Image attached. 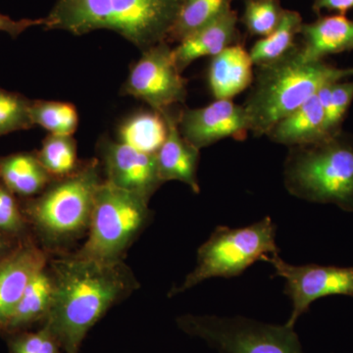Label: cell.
I'll return each mask as SVG.
<instances>
[{
  "mask_svg": "<svg viewBox=\"0 0 353 353\" xmlns=\"http://www.w3.org/2000/svg\"><path fill=\"white\" fill-rule=\"evenodd\" d=\"M53 294L54 282L48 265L28 285L14 309L4 334L20 333L34 323L43 322L50 314Z\"/></svg>",
  "mask_w": 353,
  "mask_h": 353,
  "instance_id": "obj_20",
  "label": "cell"
},
{
  "mask_svg": "<svg viewBox=\"0 0 353 353\" xmlns=\"http://www.w3.org/2000/svg\"><path fill=\"white\" fill-rule=\"evenodd\" d=\"M275 253H279L276 225L270 217L248 227H217L197 250L194 270L182 285L171 290L169 296L187 292L210 278L240 276L254 262Z\"/></svg>",
  "mask_w": 353,
  "mask_h": 353,
  "instance_id": "obj_7",
  "label": "cell"
},
{
  "mask_svg": "<svg viewBox=\"0 0 353 353\" xmlns=\"http://www.w3.org/2000/svg\"><path fill=\"white\" fill-rule=\"evenodd\" d=\"M238 21L236 12L230 10L219 19L181 41L173 48L179 70L183 72L194 60L215 57L229 46L238 43Z\"/></svg>",
  "mask_w": 353,
  "mask_h": 353,
  "instance_id": "obj_17",
  "label": "cell"
},
{
  "mask_svg": "<svg viewBox=\"0 0 353 353\" xmlns=\"http://www.w3.org/2000/svg\"><path fill=\"white\" fill-rule=\"evenodd\" d=\"M285 9L280 0H245L243 22L252 36H268L277 27Z\"/></svg>",
  "mask_w": 353,
  "mask_h": 353,
  "instance_id": "obj_28",
  "label": "cell"
},
{
  "mask_svg": "<svg viewBox=\"0 0 353 353\" xmlns=\"http://www.w3.org/2000/svg\"><path fill=\"white\" fill-rule=\"evenodd\" d=\"M231 3L232 0H182L167 41L180 43L232 10Z\"/></svg>",
  "mask_w": 353,
  "mask_h": 353,
  "instance_id": "obj_22",
  "label": "cell"
},
{
  "mask_svg": "<svg viewBox=\"0 0 353 353\" xmlns=\"http://www.w3.org/2000/svg\"><path fill=\"white\" fill-rule=\"evenodd\" d=\"M148 204L143 196L102 181L95 194L87 240L74 254L102 263L122 262L152 219Z\"/></svg>",
  "mask_w": 353,
  "mask_h": 353,
  "instance_id": "obj_6",
  "label": "cell"
},
{
  "mask_svg": "<svg viewBox=\"0 0 353 353\" xmlns=\"http://www.w3.org/2000/svg\"><path fill=\"white\" fill-rule=\"evenodd\" d=\"M36 152L41 163L54 179L71 175L81 164L73 136L48 134L41 150Z\"/></svg>",
  "mask_w": 353,
  "mask_h": 353,
  "instance_id": "obj_24",
  "label": "cell"
},
{
  "mask_svg": "<svg viewBox=\"0 0 353 353\" xmlns=\"http://www.w3.org/2000/svg\"><path fill=\"white\" fill-rule=\"evenodd\" d=\"M250 52L240 43L233 44L211 57L208 85L215 99H229L245 92L254 79Z\"/></svg>",
  "mask_w": 353,
  "mask_h": 353,
  "instance_id": "obj_15",
  "label": "cell"
},
{
  "mask_svg": "<svg viewBox=\"0 0 353 353\" xmlns=\"http://www.w3.org/2000/svg\"><path fill=\"white\" fill-rule=\"evenodd\" d=\"M301 34V51L310 60H324L328 55L353 50V20L345 15L323 16L303 24Z\"/></svg>",
  "mask_w": 353,
  "mask_h": 353,
  "instance_id": "obj_18",
  "label": "cell"
},
{
  "mask_svg": "<svg viewBox=\"0 0 353 353\" xmlns=\"http://www.w3.org/2000/svg\"><path fill=\"white\" fill-rule=\"evenodd\" d=\"M31 118L34 126L53 134L73 136L79 127L78 111L69 102L32 101Z\"/></svg>",
  "mask_w": 353,
  "mask_h": 353,
  "instance_id": "obj_25",
  "label": "cell"
},
{
  "mask_svg": "<svg viewBox=\"0 0 353 353\" xmlns=\"http://www.w3.org/2000/svg\"><path fill=\"white\" fill-rule=\"evenodd\" d=\"M178 126L183 138L199 150L227 138L243 141L250 132L245 108L229 99L183 109L178 115Z\"/></svg>",
  "mask_w": 353,
  "mask_h": 353,
  "instance_id": "obj_11",
  "label": "cell"
},
{
  "mask_svg": "<svg viewBox=\"0 0 353 353\" xmlns=\"http://www.w3.org/2000/svg\"><path fill=\"white\" fill-rule=\"evenodd\" d=\"M188 81L176 66L173 48L167 41L143 51L130 70L123 94L145 102L152 110L163 113L188 97Z\"/></svg>",
  "mask_w": 353,
  "mask_h": 353,
  "instance_id": "obj_9",
  "label": "cell"
},
{
  "mask_svg": "<svg viewBox=\"0 0 353 353\" xmlns=\"http://www.w3.org/2000/svg\"><path fill=\"white\" fill-rule=\"evenodd\" d=\"M163 114L143 111L127 118L118 128V141L148 154H157L166 139Z\"/></svg>",
  "mask_w": 353,
  "mask_h": 353,
  "instance_id": "obj_21",
  "label": "cell"
},
{
  "mask_svg": "<svg viewBox=\"0 0 353 353\" xmlns=\"http://www.w3.org/2000/svg\"><path fill=\"white\" fill-rule=\"evenodd\" d=\"M263 261L273 266L276 275L285 280V292L292 304L285 324L294 327L313 301L332 294L353 296V267L320 266L287 263L279 253L267 255Z\"/></svg>",
  "mask_w": 353,
  "mask_h": 353,
  "instance_id": "obj_10",
  "label": "cell"
},
{
  "mask_svg": "<svg viewBox=\"0 0 353 353\" xmlns=\"http://www.w3.org/2000/svg\"><path fill=\"white\" fill-rule=\"evenodd\" d=\"M284 181L292 196L353 212L352 134L341 131L313 145L290 148Z\"/></svg>",
  "mask_w": 353,
  "mask_h": 353,
  "instance_id": "obj_5",
  "label": "cell"
},
{
  "mask_svg": "<svg viewBox=\"0 0 353 353\" xmlns=\"http://www.w3.org/2000/svg\"><path fill=\"white\" fill-rule=\"evenodd\" d=\"M44 18L41 19L13 20L0 13V32H6L11 38L16 39L25 31L36 26H44Z\"/></svg>",
  "mask_w": 353,
  "mask_h": 353,
  "instance_id": "obj_31",
  "label": "cell"
},
{
  "mask_svg": "<svg viewBox=\"0 0 353 353\" xmlns=\"http://www.w3.org/2000/svg\"><path fill=\"white\" fill-rule=\"evenodd\" d=\"M54 180L39 161L37 152L0 157V181L19 199L39 196Z\"/></svg>",
  "mask_w": 353,
  "mask_h": 353,
  "instance_id": "obj_19",
  "label": "cell"
},
{
  "mask_svg": "<svg viewBox=\"0 0 353 353\" xmlns=\"http://www.w3.org/2000/svg\"><path fill=\"white\" fill-rule=\"evenodd\" d=\"M162 114L168 132L163 145L155 154L160 179L163 183L178 181L185 183L194 194H199L197 168L201 150L183 138L179 130L178 116L172 113L171 109Z\"/></svg>",
  "mask_w": 353,
  "mask_h": 353,
  "instance_id": "obj_14",
  "label": "cell"
},
{
  "mask_svg": "<svg viewBox=\"0 0 353 353\" xmlns=\"http://www.w3.org/2000/svg\"><path fill=\"white\" fill-rule=\"evenodd\" d=\"M0 232L17 241L32 236L22 202L0 181Z\"/></svg>",
  "mask_w": 353,
  "mask_h": 353,
  "instance_id": "obj_29",
  "label": "cell"
},
{
  "mask_svg": "<svg viewBox=\"0 0 353 353\" xmlns=\"http://www.w3.org/2000/svg\"><path fill=\"white\" fill-rule=\"evenodd\" d=\"M12 336L10 353H62L57 339L46 326L34 333L20 332Z\"/></svg>",
  "mask_w": 353,
  "mask_h": 353,
  "instance_id": "obj_30",
  "label": "cell"
},
{
  "mask_svg": "<svg viewBox=\"0 0 353 353\" xmlns=\"http://www.w3.org/2000/svg\"><path fill=\"white\" fill-rule=\"evenodd\" d=\"M267 136L274 143L290 148L313 145L330 138L326 131V108L319 94L279 121Z\"/></svg>",
  "mask_w": 353,
  "mask_h": 353,
  "instance_id": "obj_16",
  "label": "cell"
},
{
  "mask_svg": "<svg viewBox=\"0 0 353 353\" xmlns=\"http://www.w3.org/2000/svg\"><path fill=\"white\" fill-rule=\"evenodd\" d=\"M20 241H22L15 240V239L10 238V236H6V234L0 232V262L6 259L17 248Z\"/></svg>",
  "mask_w": 353,
  "mask_h": 353,
  "instance_id": "obj_33",
  "label": "cell"
},
{
  "mask_svg": "<svg viewBox=\"0 0 353 353\" xmlns=\"http://www.w3.org/2000/svg\"><path fill=\"white\" fill-rule=\"evenodd\" d=\"M99 160L81 162L71 175L54 179L39 196L24 199L32 236L46 252L62 250L88 233L102 181Z\"/></svg>",
  "mask_w": 353,
  "mask_h": 353,
  "instance_id": "obj_4",
  "label": "cell"
},
{
  "mask_svg": "<svg viewBox=\"0 0 353 353\" xmlns=\"http://www.w3.org/2000/svg\"><path fill=\"white\" fill-rule=\"evenodd\" d=\"M182 0H57L44 18L46 30L83 36L117 32L145 51L167 41ZM168 43V41H167Z\"/></svg>",
  "mask_w": 353,
  "mask_h": 353,
  "instance_id": "obj_3",
  "label": "cell"
},
{
  "mask_svg": "<svg viewBox=\"0 0 353 353\" xmlns=\"http://www.w3.org/2000/svg\"><path fill=\"white\" fill-rule=\"evenodd\" d=\"M353 77L352 68H339L324 60L304 57L301 46L254 71L252 90L243 104L250 132L267 136L272 128L294 112L325 85Z\"/></svg>",
  "mask_w": 353,
  "mask_h": 353,
  "instance_id": "obj_2",
  "label": "cell"
},
{
  "mask_svg": "<svg viewBox=\"0 0 353 353\" xmlns=\"http://www.w3.org/2000/svg\"><path fill=\"white\" fill-rule=\"evenodd\" d=\"M303 25L301 14L285 9L276 29L252 46L250 54L253 64L269 63L287 54L296 46V38L301 34Z\"/></svg>",
  "mask_w": 353,
  "mask_h": 353,
  "instance_id": "obj_23",
  "label": "cell"
},
{
  "mask_svg": "<svg viewBox=\"0 0 353 353\" xmlns=\"http://www.w3.org/2000/svg\"><path fill=\"white\" fill-rule=\"evenodd\" d=\"M185 333L201 339L219 353H303L294 327L241 317L183 315L176 320Z\"/></svg>",
  "mask_w": 353,
  "mask_h": 353,
  "instance_id": "obj_8",
  "label": "cell"
},
{
  "mask_svg": "<svg viewBox=\"0 0 353 353\" xmlns=\"http://www.w3.org/2000/svg\"><path fill=\"white\" fill-rule=\"evenodd\" d=\"M326 108V131L330 137L341 131V124L353 101V80L325 85L318 92Z\"/></svg>",
  "mask_w": 353,
  "mask_h": 353,
  "instance_id": "obj_26",
  "label": "cell"
},
{
  "mask_svg": "<svg viewBox=\"0 0 353 353\" xmlns=\"http://www.w3.org/2000/svg\"><path fill=\"white\" fill-rule=\"evenodd\" d=\"M102 168L108 183L150 201L163 185L158 173L155 154L139 152L119 141H99Z\"/></svg>",
  "mask_w": 353,
  "mask_h": 353,
  "instance_id": "obj_12",
  "label": "cell"
},
{
  "mask_svg": "<svg viewBox=\"0 0 353 353\" xmlns=\"http://www.w3.org/2000/svg\"><path fill=\"white\" fill-rule=\"evenodd\" d=\"M352 9L353 0H313V10L318 14L323 10H328L345 15Z\"/></svg>",
  "mask_w": 353,
  "mask_h": 353,
  "instance_id": "obj_32",
  "label": "cell"
},
{
  "mask_svg": "<svg viewBox=\"0 0 353 353\" xmlns=\"http://www.w3.org/2000/svg\"><path fill=\"white\" fill-rule=\"evenodd\" d=\"M54 282L52 306L43 326L62 352L79 353L90 329L139 284L124 261L102 263L75 254L50 259Z\"/></svg>",
  "mask_w": 353,
  "mask_h": 353,
  "instance_id": "obj_1",
  "label": "cell"
},
{
  "mask_svg": "<svg viewBox=\"0 0 353 353\" xmlns=\"http://www.w3.org/2000/svg\"><path fill=\"white\" fill-rule=\"evenodd\" d=\"M34 236L20 241L17 248L0 262V334L21 297L37 274L46 268L50 255Z\"/></svg>",
  "mask_w": 353,
  "mask_h": 353,
  "instance_id": "obj_13",
  "label": "cell"
},
{
  "mask_svg": "<svg viewBox=\"0 0 353 353\" xmlns=\"http://www.w3.org/2000/svg\"><path fill=\"white\" fill-rule=\"evenodd\" d=\"M31 104L24 95L0 88V137L34 127Z\"/></svg>",
  "mask_w": 353,
  "mask_h": 353,
  "instance_id": "obj_27",
  "label": "cell"
}]
</instances>
